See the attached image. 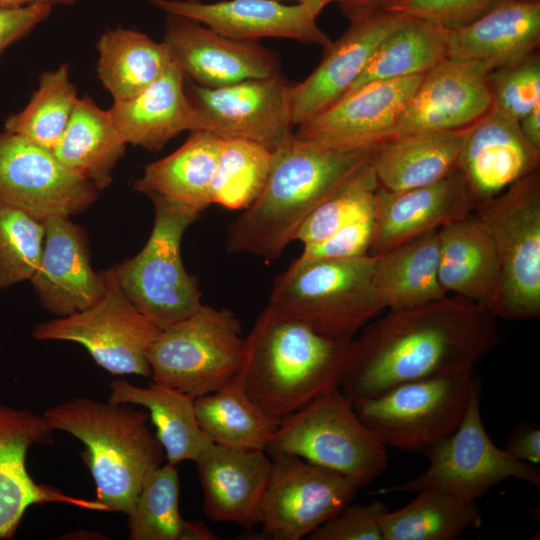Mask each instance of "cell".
Segmentation results:
<instances>
[{
	"instance_id": "cell-24",
	"label": "cell",
	"mask_w": 540,
	"mask_h": 540,
	"mask_svg": "<svg viewBox=\"0 0 540 540\" xmlns=\"http://www.w3.org/2000/svg\"><path fill=\"white\" fill-rule=\"evenodd\" d=\"M50 439L42 416L28 409L0 404V539L11 538L27 508L34 504L64 503L104 511L97 500L69 496L38 484L26 468L27 453L35 443Z\"/></svg>"
},
{
	"instance_id": "cell-23",
	"label": "cell",
	"mask_w": 540,
	"mask_h": 540,
	"mask_svg": "<svg viewBox=\"0 0 540 540\" xmlns=\"http://www.w3.org/2000/svg\"><path fill=\"white\" fill-rule=\"evenodd\" d=\"M45 237L40 265L30 279L41 306L64 317L95 303L104 293V271L90 264L86 231L69 217L43 221Z\"/></svg>"
},
{
	"instance_id": "cell-10",
	"label": "cell",
	"mask_w": 540,
	"mask_h": 540,
	"mask_svg": "<svg viewBox=\"0 0 540 540\" xmlns=\"http://www.w3.org/2000/svg\"><path fill=\"white\" fill-rule=\"evenodd\" d=\"M480 404L481 384L477 378L458 428L423 451L429 460L427 469L377 493H417L434 489L465 502H476L494 486L510 478L539 488L538 465L516 460L492 442L482 421Z\"/></svg>"
},
{
	"instance_id": "cell-2",
	"label": "cell",
	"mask_w": 540,
	"mask_h": 540,
	"mask_svg": "<svg viewBox=\"0 0 540 540\" xmlns=\"http://www.w3.org/2000/svg\"><path fill=\"white\" fill-rule=\"evenodd\" d=\"M373 148L325 147L294 136L273 151L258 198L228 225L227 252L279 258L311 212L370 166Z\"/></svg>"
},
{
	"instance_id": "cell-27",
	"label": "cell",
	"mask_w": 540,
	"mask_h": 540,
	"mask_svg": "<svg viewBox=\"0 0 540 540\" xmlns=\"http://www.w3.org/2000/svg\"><path fill=\"white\" fill-rule=\"evenodd\" d=\"M438 236V276L444 291L493 314L500 295L501 272L494 242L484 224L472 213L441 227Z\"/></svg>"
},
{
	"instance_id": "cell-45",
	"label": "cell",
	"mask_w": 540,
	"mask_h": 540,
	"mask_svg": "<svg viewBox=\"0 0 540 540\" xmlns=\"http://www.w3.org/2000/svg\"><path fill=\"white\" fill-rule=\"evenodd\" d=\"M373 235V211L341 227L326 239L303 246L293 264L341 260L369 255Z\"/></svg>"
},
{
	"instance_id": "cell-7",
	"label": "cell",
	"mask_w": 540,
	"mask_h": 540,
	"mask_svg": "<svg viewBox=\"0 0 540 540\" xmlns=\"http://www.w3.org/2000/svg\"><path fill=\"white\" fill-rule=\"evenodd\" d=\"M245 349L246 336L236 315L203 304L161 330L147 354L150 377L194 397L209 394L240 374Z\"/></svg>"
},
{
	"instance_id": "cell-47",
	"label": "cell",
	"mask_w": 540,
	"mask_h": 540,
	"mask_svg": "<svg viewBox=\"0 0 540 540\" xmlns=\"http://www.w3.org/2000/svg\"><path fill=\"white\" fill-rule=\"evenodd\" d=\"M52 7L50 4L38 3L17 9H0V57L10 45L46 20Z\"/></svg>"
},
{
	"instance_id": "cell-46",
	"label": "cell",
	"mask_w": 540,
	"mask_h": 540,
	"mask_svg": "<svg viewBox=\"0 0 540 540\" xmlns=\"http://www.w3.org/2000/svg\"><path fill=\"white\" fill-rule=\"evenodd\" d=\"M512 0H395L390 11L434 21L447 29L465 26Z\"/></svg>"
},
{
	"instance_id": "cell-18",
	"label": "cell",
	"mask_w": 540,
	"mask_h": 540,
	"mask_svg": "<svg viewBox=\"0 0 540 540\" xmlns=\"http://www.w3.org/2000/svg\"><path fill=\"white\" fill-rule=\"evenodd\" d=\"M166 15L163 42L195 84L218 88L278 74V55L258 41L230 38L191 19Z\"/></svg>"
},
{
	"instance_id": "cell-14",
	"label": "cell",
	"mask_w": 540,
	"mask_h": 540,
	"mask_svg": "<svg viewBox=\"0 0 540 540\" xmlns=\"http://www.w3.org/2000/svg\"><path fill=\"white\" fill-rule=\"evenodd\" d=\"M290 87L278 74L218 88L193 83L186 89L193 130L250 140L273 152L294 137Z\"/></svg>"
},
{
	"instance_id": "cell-12",
	"label": "cell",
	"mask_w": 540,
	"mask_h": 540,
	"mask_svg": "<svg viewBox=\"0 0 540 540\" xmlns=\"http://www.w3.org/2000/svg\"><path fill=\"white\" fill-rule=\"evenodd\" d=\"M104 271L105 290L91 306L37 325L32 337L81 344L113 375L150 377L148 351L161 332L121 290L113 268Z\"/></svg>"
},
{
	"instance_id": "cell-28",
	"label": "cell",
	"mask_w": 540,
	"mask_h": 540,
	"mask_svg": "<svg viewBox=\"0 0 540 540\" xmlns=\"http://www.w3.org/2000/svg\"><path fill=\"white\" fill-rule=\"evenodd\" d=\"M185 77L172 62L143 92L128 100L114 101L109 111L127 144L159 151L181 132L193 130L194 108Z\"/></svg>"
},
{
	"instance_id": "cell-4",
	"label": "cell",
	"mask_w": 540,
	"mask_h": 540,
	"mask_svg": "<svg viewBox=\"0 0 540 540\" xmlns=\"http://www.w3.org/2000/svg\"><path fill=\"white\" fill-rule=\"evenodd\" d=\"M50 432L65 431L84 445L81 457L96 485L97 501L108 512L128 514L146 475L163 463L164 449L148 415L128 404L75 397L42 415Z\"/></svg>"
},
{
	"instance_id": "cell-21",
	"label": "cell",
	"mask_w": 540,
	"mask_h": 540,
	"mask_svg": "<svg viewBox=\"0 0 540 540\" xmlns=\"http://www.w3.org/2000/svg\"><path fill=\"white\" fill-rule=\"evenodd\" d=\"M540 150L523 135L519 121L491 106L472 126L456 168L476 205L539 170Z\"/></svg>"
},
{
	"instance_id": "cell-36",
	"label": "cell",
	"mask_w": 540,
	"mask_h": 540,
	"mask_svg": "<svg viewBox=\"0 0 540 540\" xmlns=\"http://www.w3.org/2000/svg\"><path fill=\"white\" fill-rule=\"evenodd\" d=\"M447 33L434 21L410 16L381 41L347 93L371 82L426 73L447 57Z\"/></svg>"
},
{
	"instance_id": "cell-3",
	"label": "cell",
	"mask_w": 540,
	"mask_h": 540,
	"mask_svg": "<svg viewBox=\"0 0 540 540\" xmlns=\"http://www.w3.org/2000/svg\"><path fill=\"white\" fill-rule=\"evenodd\" d=\"M351 341L319 334L268 304L246 336L243 388L282 420L339 387Z\"/></svg>"
},
{
	"instance_id": "cell-52",
	"label": "cell",
	"mask_w": 540,
	"mask_h": 540,
	"mask_svg": "<svg viewBox=\"0 0 540 540\" xmlns=\"http://www.w3.org/2000/svg\"><path fill=\"white\" fill-rule=\"evenodd\" d=\"M277 1H296L297 4H303L309 7L317 16L321 11L330 3L335 2V0H277Z\"/></svg>"
},
{
	"instance_id": "cell-5",
	"label": "cell",
	"mask_w": 540,
	"mask_h": 540,
	"mask_svg": "<svg viewBox=\"0 0 540 540\" xmlns=\"http://www.w3.org/2000/svg\"><path fill=\"white\" fill-rule=\"evenodd\" d=\"M374 257L291 263L276 277L269 304L319 334L353 340L382 310Z\"/></svg>"
},
{
	"instance_id": "cell-1",
	"label": "cell",
	"mask_w": 540,
	"mask_h": 540,
	"mask_svg": "<svg viewBox=\"0 0 540 540\" xmlns=\"http://www.w3.org/2000/svg\"><path fill=\"white\" fill-rule=\"evenodd\" d=\"M498 341L496 317L460 296L388 310L351 341L340 381L350 400L400 384L474 369Z\"/></svg>"
},
{
	"instance_id": "cell-11",
	"label": "cell",
	"mask_w": 540,
	"mask_h": 540,
	"mask_svg": "<svg viewBox=\"0 0 540 540\" xmlns=\"http://www.w3.org/2000/svg\"><path fill=\"white\" fill-rule=\"evenodd\" d=\"M476 380L471 369L406 382L351 403L360 420L386 447L423 452L458 428Z\"/></svg>"
},
{
	"instance_id": "cell-8",
	"label": "cell",
	"mask_w": 540,
	"mask_h": 540,
	"mask_svg": "<svg viewBox=\"0 0 540 540\" xmlns=\"http://www.w3.org/2000/svg\"><path fill=\"white\" fill-rule=\"evenodd\" d=\"M150 199L155 215L146 244L113 270L130 302L163 330L203 305L198 279L186 271L181 258L183 234L200 213L162 198Z\"/></svg>"
},
{
	"instance_id": "cell-43",
	"label": "cell",
	"mask_w": 540,
	"mask_h": 540,
	"mask_svg": "<svg viewBox=\"0 0 540 540\" xmlns=\"http://www.w3.org/2000/svg\"><path fill=\"white\" fill-rule=\"evenodd\" d=\"M492 106L520 121L540 103V55L491 70L488 77Z\"/></svg>"
},
{
	"instance_id": "cell-31",
	"label": "cell",
	"mask_w": 540,
	"mask_h": 540,
	"mask_svg": "<svg viewBox=\"0 0 540 540\" xmlns=\"http://www.w3.org/2000/svg\"><path fill=\"white\" fill-rule=\"evenodd\" d=\"M373 257L372 280L383 309H408L448 296L438 276V230Z\"/></svg>"
},
{
	"instance_id": "cell-9",
	"label": "cell",
	"mask_w": 540,
	"mask_h": 540,
	"mask_svg": "<svg viewBox=\"0 0 540 540\" xmlns=\"http://www.w3.org/2000/svg\"><path fill=\"white\" fill-rule=\"evenodd\" d=\"M498 256L501 288L495 317L530 320L540 316V170L476 205Z\"/></svg>"
},
{
	"instance_id": "cell-29",
	"label": "cell",
	"mask_w": 540,
	"mask_h": 540,
	"mask_svg": "<svg viewBox=\"0 0 540 540\" xmlns=\"http://www.w3.org/2000/svg\"><path fill=\"white\" fill-rule=\"evenodd\" d=\"M474 124V123H473ZM472 125L387 138L374 146L370 165L380 187L406 190L434 183L452 172Z\"/></svg>"
},
{
	"instance_id": "cell-49",
	"label": "cell",
	"mask_w": 540,
	"mask_h": 540,
	"mask_svg": "<svg viewBox=\"0 0 540 540\" xmlns=\"http://www.w3.org/2000/svg\"><path fill=\"white\" fill-rule=\"evenodd\" d=\"M350 22L370 18L390 11L395 0H335Z\"/></svg>"
},
{
	"instance_id": "cell-37",
	"label": "cell",
	"mask_w": 540,
	"mask_h": 540,
	"mask_svg": "<svg viewBox=\"0 0 540 540\" xmlns=\"http://www.w3.org/2000/svg\"><path fill=\"white\" fill-rule=\"evenodd\" d=\"M179 475L169 463L151 470L128 515L131 540H217L203 522L184 519L179 510Z\"/></svg>"
},
{
	"instance_id": "cell-16",
	"label": "cell",
	"mask_w": 540,
	"mask_h": 540,
	"mask_svg": "<svg viewBox=\"0 0 540 540\" xmlns=\"http://www.w3.org/2000/svg\"><path fill=\"white\" fill-rule=\"evenodd\" d=\"M424 74L363 85L298 126L294 136L325 147L373 148L390 137Z\"/></svg>"
},
{
	"instance_id": "cell-19",
	"label": "cell",
	"mask_w": 540,
	"mask_h": 540,
	"mask_svg": "<svg viewBox=\"0 0 540 540\" xmlns=\"http://www.w3.org/2000/svg\"><path fill=\"white\" fill-rule=\"evenodd\" d=\"M476 203L455 168L421 187L392 191L378 186L374 195L369 255L377 256L423 234L474 213Z\"/></svg>"
},
{
	"instance_id": "cell-51",
	"label": "cell",
	"mask_w": 540,
	"mask_h": 540,
	"mask_svg": "<svg viewBox=\"0 0 540 540\" xmlns=\"http://www.w3.org/2000/svg\"><path fill=\"white\" fill-rule=\"evenodd\" d=\"M77 0H0V9H17L32 4L72 5Z\"/></svg>"
},
{
	"instance_id": "cell-13",
	"label": "cell",
	"mask_w": 540,
	"mask_h": 540,
	"mask_svg": "<svg viewBox=\"0 0 540 540\" xmlns=\"http://www.w3.org/2000/svg\"><path fill=\"white\" fill-rule=\"evenodd\" d=\"M262 497L259 539L300 540L351 503L362 486L328 468L290 454L270 456Z\"/></svg>"
},
{
	"instance_id": "cell-50",
	"label": "cell",
	"mask_w": 540,
	"mask_h": 540,
	"mask_svg": "<svg viewBox=\"0 0 540 540\" xmlns=\"http://www.w3.org/2000/svg\"><path fill=\"white\" fill-rule=\"evenodd\" d=\"M519 126L525 138L540 150V103L519 121Z\"/></svg>"
},
{
	"instance_id": "cell-32",
	"label": "cell",
	"mask_w": 540,
	"mask_h": 540,
	"mask_svg": "<svg viewBox=\"0 0 540 540\" xmlns=\"http://www.w3.org/2000/svg\"><path fill=\"white\" fill-rule=\"evenodd\" d=\"M126 144L110 111L84 96L78 98L52 152L64 167L100 191L112 183L113 171L125 153Z\"/></svg>"
},
{
	"instance_id": "cell-25",
	"label": "cell",
	"mask_w": 540,
	"mask_h": 540,
	"mask_svg": "<svg viewBox=\"0 0 540 540\" xmlns=\"http://www.w3.org/2000/svg\"><path fill=\"white\" fill-rule=\"evenodd\" d=\"M203 491V513L213 522H232L252 531L272 467L265 450L209 443L194 461Z\"/></svg>"
},
{
	"instance_id": "cell-6",
	"label": "cell",
	"mask_w": 540,
	"mask_h": 540,
	"mask_svg": "<svg viewBox=\"0 0 540 540\" xmlns=\"http://www.w3.org/2000/svg\"><path fill=\"white\" fill-rule=\"evenodd\" d=\"M265 451L270 456L295 455L362 487L388 467L387 447L360 420L339 387L283 418Z\"/></svg>"
},
{
	"instance_id": "cell-42",
	"label": "cell",
	"mask_w": 540,
	"mask_h": 540,
	"mask_svg": "<svg viewBox=\"0 0 540 540\" xmlns=\"http://www.w3.org/2000/svg\"><path fill=\"white\" fill-rule=\"evenodd\" d=\"M378 186L370 165L353 183L311 212L300 226L296 240L303 246L318 243L349 222L372 212Z\"/></svg>"
},
{
	"instance_id": "cell-22",
	"label": "cell",
	"mask_w": 540,
	"mask_h": 540,
	"mask_svg": "<svg viewBox=\"0 0 540 540\" xmlns=\"http://www.w3.org/2000/svg\"><path fill=\"white\" fill-rule=\"evenodd\" d=\"M410 16L387 11L359 21L326 49L317 68L290 87L291 119L298 127L344 96L362 73L381 41Z\"/></svg>"
},
{
	"instance_id": "cell-44",
	"label": "cell",
	"mask_w": 540,
	"mask_h": 540,
	"mask_svg": "<svg viewBox=\"0 0 540 540\" xmlns=\"http://www.w3.org/2000/svg\"><path fill=\"white\" fill-rule=\"evenodd\" d=\"M389 511L381 500L349 503L337 515L313 531L310 540H383L379 520Z\"/></svg>"
},
{
	"instance_id": "cell-34",
	"label": "cell",
	"mask_w": 540,
	"mask_h": 540,
	"mask_svg": "<svg viewBox=\"0 0 540 540\" xmlns=\"http://www.w3.org/2000/svg\"><path fill=\"white\" fill-rule=\"evenodd\" d=\"M199 427L211 443L245 450H266L281 419L259 408L246 394L241 376L194 400Z\"/></svg>"
},
{
	"instance_id": "cell-15",
	"label": "cell",
	"mask_w": 540,
	"mask_h": 540,
	"mask_svg": "<svg viewBox=\"0 0 540 540\" xmlns=\"http://www.w3.org/2000/svg\"><path fill=\"white\" fill-rule=\"evenodd\" d=\"M98 190L64 167L48 150L11 133H0V203L44 221L88 209Z\"/></svg>"
},
{
	"instance_id": "cell-26",
	"label": "cell",
	"mask_w": 540,
	"mask_h": 540,
	"mask_svg": "<svg viewBox=\"0 0 540 540\" xmlns=\"http://www.w3.org/2000/svg\"><path fill=\"white\" fill-rule=\"evenodd\" d=\"M539 43L540 0H512L465 26L448 29L447 57L497 68L528 57Z\"/></svg>"
},
{
	"instance_id": "cell-39",
	"label": "cell",
	"mask_w": 540,
	"mask_h": 540,
	"mask_svg": "<svg viewBox=\"0 0 540 540\" xmlns=\"http://www.w3.org/2000/svg\"><path fill=\"white\" fill-rule=\"evenodd\" d=\"M77 100L69 67L62 64L40 75L38 89L22 111L6 119L5 131L52 151L70 120Z\"/></svg>"
},
{
	"instance_id": "cell-33",
	"label": "cell",
	"mask_w": 540,
	"mask_h": 540,
	"mask_svg": "<svg viewBox=\"0 0 540 540\" xmlns=\"http://www.w3.org/2000/svg\"><path fill=\"white\" fill-rule=\"evenodd\" d=\"M109 387V402L148 409L167 463L176 466L185 460L195 461L211 443L197 422L196 397L154 382L139 387L123 378L113 380Z\"/></svg>"
},
{
	"instance_id": "cell-35",
	"label": "cell",
	"mask_w": 540,
	"mask_h": 540,
	"mask_svg": "<svg viewBox=\"0 0 540 540\" xmlns=\"http://www.w3.org/2000/svg\"><path fill=\"white\" fill-rule=\"evenodd\" d=\"M98 76L114 101L131 99L158 80L172 64L167 45L139 31L115 28L97 42Z\"/></svg>"
},
{
	"instance_id": "cell-17",
	"label": "cell",
	"mask_w": 540,
	"mask_h": 540,
	"mask_svg": "<svg viewBox=\"0 0 540 540\" xmlns=\"http://www.w3.org/2000/svg\"><path fill=\"white\" fill-rule=\"evenodd\" d=\"M492 69L481 61L444 58L423 75L390 137L472 125L492 106Z\"/></svg>"
},
{
	"instance_id": "cell-40",
	"label": "cell",
	"mask_w": 540,
	"mask_h": 540,
	"mask_svg": "<svg viewBox=\"0 0 540 540\" xmlns=\"http://www.w3.org/2000/svg\"><path fill=\"white\" fill-rule=\"evenodd\" d=\"M273 152L256 142L221 138L211 187V204L231 210L248 208L262 192Z\"/></svg>"
},
{
	"instance_id": "cell-41",
	"label": "cell",
	"mask_w": 540,
	"mask_h": 540,
	"mask_svg": "<svg viewBox=\"0 0 540 540\" xmlns=\"http://www.w3.org/2000/svg\"><path fill=\"white\" fill-rule=\"evenodd\" d=\"M45 237L44 222L0 203V291L37 271Z\"/></svg>"
},
{
	"instance_id": "cell-20",
	"label": "cell",
	"mask_w": 540,
	"mask_h": 540,
	"mask_svg": "<svg viewBox=\"0 0 540 540\" xmlns=\"http://www.w3.org/2000/svg\"><path fill=\"white\" fill-rule=\"evenodd\" d=\"M165 12L196 21L224 36L258 41L285 38L324 48L329 36L317 24V15L306 5L277 0H148Z\"/></svg>"
},
{
	"instance_id": "cell-30",
	"label": "cell",
	"mask_w": 540,
	"mask_h": 540,
	"mask_svg": "<svg viewBox=\"0 0 540 540\" xmlns=\"http://www.w3.org/2000/svg\"><path fill=\"white\" fill-rule=\"evenodd\" d=\"M220 146V137L206 131H190L176 151L144 168L135 189L149 198H162L201 214L211 205Z\"/></svg>"
},
{
	"instance_id": "cell-38",
	"label": "cell",
	"mask_w": 540,
	"mask_h": 540,
	"mask_svg": "<svg viewBox=\"0 0 540 540\" xmlns=\"http://www.w3.org/2000/svg\"><path fill=\"white\" fill-rule=\"evenodd\" d=\"M404 507L379 520L383 540H454L481 523L476 502L425 489Z\"/></svg>"
},
{
	"instance_id": "cell-48",
	"label": "cell",
	"mask_w": 540,
	"mask_h": 540,
	"mask_svg": "<svg viewBox=\"0 0 540 540\" xmlns=\"http://www.w3.org/2000/svg\"><path fill=\"white\" fill-rule=\"evenodd\" d=\"M504 451L516 460L540 464V429L535 423L519 424L507 438Z\"/></svg>"
}]
</instances>
